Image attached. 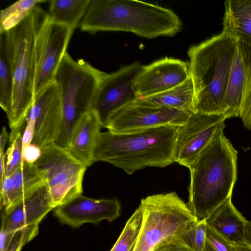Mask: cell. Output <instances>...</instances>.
Returning <instances> with one entry per match:
<instances>
[{"instance_id":"6da1fadb","label":"cell","mask_w":251,"mask_h":251,"mask_svg":"<svg viewBox=\"0 0 251 251\" xmlns=\"http://www.w3.org/2000/svg\"><path fill=\"white\" fill-rule=\"evenodd\" d=\"M181 126L168 125L123 133L100 132L93 161H105L129 175L146 167H165L175 162Z\"/></svg>"},{"instance_id":"7a4b0ae2","label":"cell","mask_w":251,"mask_h":251,"mask_svg":"<svg viewBox=\"0 0 251 251\" xmlns=\"http://www.w3.org/2000/svg\"><path fill=\"white\" fill-rule=\"evenodd\" d=\"M182 25L173 10L158 4L136 0H91L79 27L92 34L122 31L153 38L173 36Z\"/></svg>"},{"instance_id":"3957f363","label":"cell","mask_w":251,"mask_h":251,"mask_svg":"<svg viewBox=\"0 0 251 251\" xmlns=\"http://www.w3.org/2000/svg\"><path fill=\"white\" fill-rule=\"evenodd\" d=\"M237 154L223 133L189 168L190 183L187 204L198 221L207 220L232 197L237 179Z\"/></svg>"},{"instance_id":"277c9868","label":"cell","mask_w":251,"mask_h":251,"mask_svg":"<svg viewBox=\"0 0 251 251\" xmlns=\"http://www.w3.org/2000/svg\"><path fill=\"white\" fill-rule=\"evenodd\" d=\"M238 44L236 38L222 31L188 50L195 113L223 115L226 90Z\"/></svg>"},{"instance_id":"5b68a950","label":"cell","mask_w":251,"mask_h":251,"mask_svg":"<svg viewBox=\"0 0 251 251\" xmlns=\"http://www.w3.org/2000/svg\"><path fill=\"white\" fill-rule=\"evenodd\" d=\"M48 13L39 4L18 25L0 35L3 37L13 75L11 108L7 116L11 143L21 132L35 97V47L37 34Z\"/></svg>"},{"instance_id":"8992f818","label":"cell","mask_w":251,"mask_h":251,"mask_svg":"<svg viewBox=\"0 0 251 251\" xmlns=\"http://www.w3.org/2000/svg\"><path fill=\"white\" fill-rule=\"evenodd\" d=\"M105 73L83 59L75 60L67 51L55 75L62 109V125L56 144L67 149L78 121L91 110Z\"/></svg>"},{"instance_id":"52a82bcc","label":"cell","mask_w":251,"mask_h":251,"mask_svg":"<svg viewBox=\"0 0 251 251\" xmlns=\"http://www.w3.org/2000/svg\"><path fill=\"white\" fill-rule=\"evenodd\" d=\"M141 228L131 251H152L166 240L198 221L175 192L142 199Z\"/></svg>"},{"instance_id":"ba28073f","label":"cell","mask_w":251,"mask_h":251,"mask_svg":"<svg viewBox=\"0 0 251 251\" xmlns=\"http://www.w3.org/2000/svg\"><path fill=\"white\" fill-rule=\"evenodd\" d=\"M34 165L45 179L53 209L82 194L87 166L56 143L41 149Z\"/></svg>"},{"instance_id":"9c48e42d","label":"cell","mask_w":251,"mask_h":251,"mask_svg":"<svg viewBox=\"0 0 251 251\" xmlns=\"http://www.w3.org/2000/svg\"><path fill=\"white\" fill-rule=\"evenodd\" d=\"M74 30L52 22L48 15L37 34L35 96L54 81Z\"/></svg>"},{"instance_id":"30bf717a","label":"cell","mask_w":251,"mask_h":251,"mask_svg":"<svg viewBox=\"0 0 251 251\" xmlns=\"http://www.w3.org/2000/svg\"><path fill=\"white\" fill-rule=\"evenodd\" d=\"M223 115L192 114L181 127L174 151L175 162L188 169L201 153L224 133Z\"/></svg>"},{"instance_id":"8fae6325","label":"cell","mask_w":251,"mask_h":251,"mask_svg":"<svg viewBox=\"0 0 251 251\" xmlns=\"http://www.w3.org/2000/svg\"><path fill=\"white\" fill-rule=\"evenodd\" d=\"M191 115L177 109L148 106L136 100L113 114L104 127L123 133L168 125L181 126Z\"/></svg>"},{"instance_id":"7c38bea8","label":"cell","mask_w":251,"mask_h":251,"mask_svg":"<svg viewBox=\"0 0 251 251\" xmlns=\"http://www.w3.org/2000/svg\"><path fill=\"white\" fill-rule=\"evenodd\" d=\"M142 67L139 62H136L111 74L105 73L91 109L98 116L102 127H105L109 118L116 111L138 98L132 84Z\"/></svg>"},{"instance_id":"4fadbf2b","label":"cell","mask_w":251,"mask_h":251,"mask_svg":"<svg viewBox=\"0 0 251 251\" xmlns=\"http://www.w3.org/2000/svg\"><path fill=\"white\" fill-rule=\"evenodd\" d=\"M26 118L32 119L35 124L31 144L42 149L56 142L61 131L63 115L60 92L55 81L35 95Z\"/></svg>"},{"instance_id":"5bb4252c","label":"cell","mask_w":251,"mask_h":251,"mask_svg":"<svg viewBox=\"0 0 251 251\" xmlns=\"http://www.w3.org/2000/svg\"><path fill=\"white\" fill-rule=\"evenodd\" d=\"M189 76V63L166 57L142 66L133 82L132 88L138 98H147L174 88Z\"/></svg>"},{"instance_id":"9a60e30c","label":"cell","mask_w":251,"mask_h":251,"mask_svg":"<svg viewBox=\"0 0 251 251\" xmlns=\"http://www.w3.org/2000/svg\"><path fill=\"white\" fill-rule=\"evenodd\" d=\"M121 205L116 199H94L78 195L54 209V215L64 224L77 228L85 223H109L120 216Z\"/></svg>"},{"instance_id":"2e32d148","label":"cell","mask_w":251,"mask_h":251,"mask_svg":"<svg viewBox=\"0 0 251 251\" xmlns=\"http://www.w3.org/2000/svg\"><path fill=\"white\" fill-rule=\"evenodd\" d=\"M52 209L46 183L29 197L1 212L0 231L11 232L25 227L38 226Z\"/></svg>"},{"instance_id":"e0dca14e","label":"cell","mask_w":251,"mask_h":251,"mask_svg":"<svg viewBox=\"0 0 251 251\" xmlns=\"http://www.w3.org/2000/svg\"><path fill=\"white\" fill-rule=\"evenodd\" d=\"M46 183L34 164L24 162L0 185V208L6 211L34 193Z\"/></svg>"},{"instance_id":"ac0fdd59","label":"cell","mask_w":251,"mask_h":251,"mask_svg":"<svg viewBox=\"0 0 251 251\" xmlns=\"http://www.w3.org/2000/svg\"><path fill=\"white\" fill-rule=\"evenodd\" d=\"M102 127L96 113L90 110L81 117L74 130L68 149L87 167L94 163L93 152Z\"/></svg>"},{"instance_id":"d6986e66","label":"cell","mask_w":251,"mask_h":251,"mask_svg":"<svg viewBox=\"0 0 251 251\" xmlns=\"http://www.w3.org/2000/svg\"><path fill=\"white\" fill-rule=\"evenodd\" d=\"M247 222L233 204L231 197L207 220V225L230 244L247 242L245 229Z\"/></svg>"},{"instance_id":"ffe728a7","label":"cell","mask_w":251,"mask_h":251,"mask_svg":"<svg viewBox=\"0 0 251 251\" xmlns=\"http://www.w3.org/2000/svg\"><path fill=\"white\" fill-rule=\"evenodd\" d=\"M223 32L251 47V0H226Z\"/></svg>"},{"instance_id":"44dd1931","label":"cell","mask_w":251,"mask_h":251,"mask_svg":"<svg viewBox=\"0 0 251 251\" xmlns=\"http://www.w3.org/2000/svg\"><path fill=\"white\" fill-rule=\"evenodd\" d=\"M136 100L148 106L195 113L194 87L190 75L185 81L174 88L149 97L138 98Z\"/></svg>"},{"instance_id":"7402d4cb","label":"cell","mask_w":251,"mask_h":251,"mask_svg":"<svg viewBox=\"0 0 251 251\" xmlns=\"http://www.w3.org/2000/svg\"><path fill=\"white\" fill-rule=\"evenodd\" d=\"M244 81L243 61L238 41L224 98L223 115L226 119L240 117Z\"/></svg>"},{"instance_id":"603a6c76","label":"cell","mask_w":251,"mask_h":251,"mask_svg":"<svg viewBox=\"0 0 251 251\" xmlns=\"http://www.w3.org/2000/svg\"><path fill=\"white\" fill-rule=\"evenodd\" d=\"M91 0H51L49 1L48 15L50 21L76 28L84 17Z\"/></svg>"},{"instance_id":"cb8c5ba5","label":"cell","mask_w":251,"mask_h":251,"mask_svg":"<svg viewBox=\"0 0 251 251\" xmlns=\"http://www.w3.org/2000/svg\"><path fill=\"white\" fill-rule=\"evenodd\" d=\"M13 87L10 61L3 37L0 35V105L7 116L11 108Z\"/></svg>"},{"instance_id":"d4e9b609","label":"cell","mask_w":251,"mask_h":251,"mask_svg":"<svg viewBox=\"0 0 251 251\" xmlns=\"http://www.w3.org/2000/svg\"><path fill=\"white\" fill-rule=\"evenodd\" d=\"M47 0H19L0 12V33L5 32L21 23L37 5Z\"/></svg>"},{"instance_id":"484cf974","label":"cell","mask_w":251,"mask_h":251,"mask_svg":"<svg viewBox=\"0 0 251 251\" xmlns=\"http://www.w3.org/2000/svg\"><path fill=\"white\" fill-rule=\"evenodd\" d=\"M244 70V81L240 117L244 126L251 129V47L240 42Z\"/></svg>"},{"instance_id":"4316f807","label":"cell","mask_w":251,"mask_h":251,"mask_svg":"<svg viewBox=\"0 0 251 251\" xmlns=\"http://www.w3.org/2000/svg\"><path fill=\"white\" fill-rule=\"evenodd\" d=\"M143 213L139 206L126 222L121 234L110 251H131L140 232Z\"/></svg>"},{"instance_id":"83f0119b","label":"cell","mask_w":251,"mask_h":251,"mask_svg":"<svg viewBox=\"0 0 251 251\" xmlns=\"http://www.w3.org/2000/svg\"><path fill=\"white\" fill-rule=\"evenodd\" d=\"M39 225L25 227L16 231H0V251H21L22 247L38 233Z\"/></svg>"},{"instance_id":"f1b7e54d","label":"cell","mask_w":251,"mask_h":251,"mask_svg":"<svg viewBox=\"0 0 251 251\" xmlns=\"http://www.w3.org/2000/svg\"><path fill=\"white\" fill-rule=\"evenodd\" d=\"M207 226L206 220L197 221L186 227L176 236L193 251H203L206 241Z\"/></svg>"},{"instance_id":"f546056e","label":"cell","mask_w":251,"mask_h":251,"mask_svg":"<svg viewBox=\"0 0 251 251\" xmlns=\"http://www.w3.org/2000/svg\"><path fill=\"white\" fill-rule=\"evenodd\" d=\"M4 163L6 176H11L23 163L22 135L17 134L10 146L4 153Z\"/></svg>"},{"instance_id":"4dcf8cb0","label":"cell","mask_w":251,"mask_h":251,"mask_svg":"<svg viewBox=\"0 0 251 251\" xmlns=\"http://www.w3.org/2000/svg\"><path fill=\"white\" fill-rule=\"evenodd\" d=\"M203 251H234L231 244L207 225Z\"/></svg>"},{"instance_id":"1f68e13d","label":"cell","mask_w":251,"mask_h":251,"mask_svg":"<svg viewBox=\"0 0 251 251\" xmlns=\"http://www.w3.org/2000/svg\"><path fill=\"white\" fill-rule=\"evenodd\" d=\"M155 251H193L184 245L176 235L166 240L154 250Z\"/></svg>"},{"instance_id":"d6a6232c","label":"cell","mask_w":251,"mask_h":251,"mask_svg":"<svg viewBox=\"0 0 251 251\" xmlns=\"http://www.w3.org/2000/svg\"><path fill=\"white\" fill-rule=\"evenodd\" d=\"M41 149L32 144H29L23 150V160L29 164H34L40 158Z\"/></svg>"},{"instance_id":"836d02e7","label":"cell","mask_w":251,"mask_h":251,"mask_svg":"<svg viewBox=\"0 0 251 251\" xmlns=\"http://www.w3.org/2000/svg\"><path fill=\"white\" fill-rule=\"evenodd\" d=\"M26 126L22 135L23 150L30 144L33 138L35 124L33 120L26 118Z\"/></svg>"},{"instance_id":"e575fe53","label":"cell","mask_w":251,"mask_h":251,"mask_svg":"<svg viewBox=\"0 0 251 251\" xmlns=\"http://www.w3.org/2000/svg\"><path fill=\"white\" fill-rule=\"evenodd\" d=\"M231 244L234 251H251V245L247 242Z\"/></svg>"},{"instance_id":"d590c367","label":"cell","mask_w":251,"mask_h":251,"mask_svg":"<svg viewBox=\"0 0 251 251\" xmlns=\"http://www.w3.org/2000/svg\"><path fill=\"white\" fill-rule=\"evenodd\" d=\"M246 239L247 242L251 245V222L248 221L246 229Z\"/></svg>"},{"instance_id":"8d00e7d4","label":"cell","mask_w":251,"mask_h":251,"mask_svg":"<svg viewBox=\"0 0 251 251\" xmlns=\"http://www.w3.org/2000/svg\"><path fill=\"white\" fill-rule=\"evenodd\" d=\"M152 251H155L154 250Z\"/></svg>"}]
</instances>
